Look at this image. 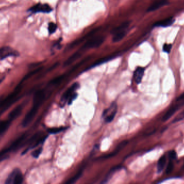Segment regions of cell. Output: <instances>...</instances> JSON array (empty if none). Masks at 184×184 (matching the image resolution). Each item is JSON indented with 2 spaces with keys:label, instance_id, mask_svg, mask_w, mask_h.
Returning <instances> with one entry per match:
<instances>
[{
  "label": "cell",
  "instance_id": "6da1fadb",
  "mask_svg": "<svg viewBox=\"0 0 184 184\" xmlns=\"http://www.w3.org/2000/svg\"><path fill=\"white\" fill-rule=\"evenodd\" d=\"M45 98V94L43 90L38 91L33 97V106L30 111L25 115L22 124L23 127H28L33 121L39 108L41 105Z\"/></svg>",
  "mask_w": 184,
  "mask_h": 184
},
{
  "label": "cell",
  "instance_id": "7a4b0ae2",
  "mask_svg": "<svg viewBox=\"0 0 184 184\" xmlns=\"http://www.w3.org/2000/svg\"><path fill=\"white\" fill-rule=\"evenodd\" d=\"M117 106L115 103L113 102L110 107L104 110L102 117L106 123H110L113 121L117 113Z\"/></svg>",
  "mask_w": 184,
  "mask_h": 184
},
{
  "label": "cell",
  "instance_id": "3957f363",
  "mask_svg": "<svg viewBox=\"0 0 184 184\" xmlns=\"http://www.w3.org/2000/svg\"><path fill=\"white\" fill-rule=\"evenodd\" d=\"M104 40V37L103 36H97L95 37H93L86 42L84 45L82 49H86L89 48H98L101 45Z\"/></svg>",
  "mask_w": 184,
  "mask_h": 184
},
{
  "label": "cell",
  "instance_id": "277c9868",
  "mask_svg": "<svg viewBox=\"0 0 184 184\" xmlns=\"http://www.w3.org/2000/svg\"><path fill=\"white\" fill-rule=\"evenodd\" d=\"M79 88V84L75 83L72 85L71 87L67 90L64 93L63 95L61 97V106H64L66 102L68 101V99L72 94L75 92V91L77 90V89Z\"/></svg>",
  "mask_w": 184,
  "mask_h": 184
},
{
  "label": "cell",
  "instance_id": "5b68a950",
  "mask_svg": "<svg viewBox=\"0 0 184 184\" xmlns=\"http://www.w3.org/2000/svg\"><path fill=\"white\" fill-rule=\"evenodd\" d=\"M18 55V52L11 47H3L0 48V60L9 56H17Z\"/></svg>",
  "mask_w": 184,
  "mask_h": 184
},
{
  "label": "cell",
  "instance_id": "8992f818",
  "mask_svg": "<svg viewBox=\"0 0 184 184\" xmlns=\"http://www.w3.org/2000/svg\"><path fill=\"white\" fill-rule=\"evenodd\" d=\"M51 7L47 4H38L36 6H33L29 9V11L33 13H49L52 11Z\"/></svg>",
  "mask_w": 184,
  "mask_h": 184
},
{
  "label": "cell",
  "instance_id": "52a82bcc",
  "mask_svg": "<svg viewBox=\"0 0 184 184\" xmlns=\"http://www.w3.org/2000/svg\"><path fill=\"white\" fill-rule=\"evenodd\" d=\"M168 0H154L151 6L148 9V11L151 12L156 10L158 9L162 8L163 6L166 5L168 3Z\"/></svg>",
  "mask_w": 184,
  "mask_h": 184
},
{
  "label": "cell",
  "instance_id": "ba28073f",
  "mask_svg": "<svg viewBox=\"0 0 184 184\" xmlns=\"http://www.w3.org/2000/svg\"><path fill=\"white\" fill-rule=\"evenodd\" d=\"M175 22V19L173 17H170L168 19H163L160 21L157 22L154 26L156 27H170Z\"/></svg>",
  "mask_w": 184,
  "mask_h": 184
},
{
  "label": "cell",
  "instance_id": "9c48e42d",
  "mask_svg": "<svg viewBox=\"0 0 184 184\" xmlns=\"http://www.w3.org/2000/svg\"><path fill=\"white\" fill-rule=\"evenodd\" d=\"M145 69L142 67H138L134 72V77L135 82L137 84H140L142 82L143 76L144 74Z\"/></svg>",
  "mask_w": 184,
  "mask_h": 184
},
{
  "label": "cell",
  "instance_id": "30bf717a",
  "mask_svg": "<svg viewBox=\"0 0 184 184\" xmlns=\"http://www.w3.org/2000/svg\"><path fill=\"white\" fill-rule=\"evenodd\" d=\"M22 107L21 105H19L16 107H15L14 110L9 113L8 116L9 119L10 121H12L17 118L22 112Z\"/></svg>",
  "mask_w": 184,
  "mask_h": 184
},
{
  "label": "cell",
  "instance_id": "8fae6325",
  "mask_svg": "<svg viewBox=\"0 0 184 184\" xmlns=\"http://www.w3.org/2000/svg\"><path fill=\"white\" fill-rule=\"evenodd\" d=\"M121 168V166H115V167H114V168H112L109 171V172L107 174V176H106L105 178L103 179V180L102 182V184H104V183H108V182L109 181V180H110V179L112 178V177L113 175L114 174V173H115L116 171H117L119 170H120Z\"/></svg>",
  "mask_w": 184,
  "mask_h": 184
},
{
  "label": "cell",
  "instance_id": "7c38bea8",
  "mask_svg": "<svg viewBox=\"0 0 184 184\" xmlns=\"http://www.w3.org/2000/svg\"><path fill=\"white\" fill-rule=\"evenodd\" d=\"M81 55V52L79 51L75 52L74 54L72 55L71 56H70V57H69L65 61V62L64 63V66H68L69 65L73 63L75 60H77L78 58L80 57Z\"/></svg>",
  "mask_w": 184,
  "mask_h": 184
},
{
  "label": "cell",
  "instance_id": "4fadbf2b",
  "mask_svg": "<svg viewBox=\"0 0 184 184\" xmlns=\"http://www.w3.org/2000/svg\"><path fill=\"white\" fill-rule=\"evenodd\" d=\"M179 107L178 105H176V106H174V107H173L170 108L165 113L164 117H163V121H168L169 118L171 117V116H172L174 114V113L176 112L177 110L178 109Z\"/></svg>",
  "mask_w": 184,
  "mask_h": 184
},
{
  "label": "cell",
  "instance_id": "5bb4252c",
  "mask_svg": "<svg viewBox=\"0 0 184 184\" xmlns=\"http://www.w3.org/2000/svg\"><path fill=\"white\" fill-rule=\"evenodd\" d=\"M166 162V158L165 155L162 156L160 158V159L158 162L157 164V172L158 173H161L163 170V169L165 168V164Z\"/></svg>",
  "mask_w": 184,
  "mask_h": 184
},
{
  "label": "cell",
  "instance_id": "9a60e30c",
  "mask_svg": "<svg viewBox=\"0 0 184 184\" xmlns=\"http://www.w3.org/2000/svg\"><path fill=\"white\" fill-rule=\"evenodd\" d=\"M129 24H130L129 22H124V23H123L122 24H121L120 25H119L117 27L113 29V30H112V33L113 34H115L118 33V32H120V31H122L126 30V28L128 27Z\"/></svg>",
  "mask_w": 184,
  "mask_h": 184
},
{
  "label": "cell",
  "instance_id": "2e32d148",
  "mask_svg": "<svg viewBox=\"0 0 184 184\" xmlns=\"http://www.w3.org/2000/svg\"><path fill=\"white\" fill-rule=\"evenodd\" d=\"M11 121L9 119L6 121H0V134L5 132L8 129Z\"/></svg>",
  "mask_w": 184,
  "mask_h": 184
},
{
  "label": "cell",
  "instance_id": "e0dca14e",
  "mask_svg": "<svg viewBox=\"0 0 184 184\" xmlns=\"http://www.w3.org/2000/svg\"><path fill=\"white\" fill-rule=\"evenodd\" d=\"M126 34V30L122 31L114 34L113 38V42H117L120 41L122 39H123Z\"/></svg>",
  "mask_w": 184,
  "mask_h": 184
},
{
  "label": "cell",
  "instance_id": "ac0fdd59",
  "mask_svg": "<svg viewBox=\"0 0 184 184\" xmlns=\"http://www.w3.org/2000/svg\"><path fill=\"white\" fill-rule=\"evenodd\" d=\"M23 181V177L22 176V173L19 170H18L14 177L13 184H21L22 183Z\"/></svg>",
  "mask_w": 184,
  "mask_h": 184
},
{
  "label": "cell",
  "instance_id": "d6986e66",
  "mask_svg": "<svg viewBox=\"0 0 184 184\" xmlns=\"http://www.w3.org/2000/svg\"><path fill=\"white\" fill-rule=\"evenodd\" d=\"M115 55H113V56H108L107 57H105L103 58H101V59H100V60H97L96 62L94 64L93 66H92L90 67L91 68H93V67H95V66H99L100 64H101L102 63H104L105 62H108V61H109V60H112L113 58L115 57Z\"/></svg>",
  "mask_w": 184,
  "mask_h": 184
},
{
  "label": "cell",
  "instance_id": "ffe728a7",
  "mask_svg": "<svg viewBox=\"0 0 184 184\" xmlns=\"http://www.w3.org/2000/svg\"><path fill=\"white\" fill-rule=\"evenodd\" d=\"M83 174V171H80L78 173H77L75 176L72 177L71 179H70L69 181H67V184H74L75 182H77V180L80 178Z\"/></svg>",
  "mask_w": 184,
  "mask_h": 184
},
{
  "label": "cell",
  "instance_id": "44dd1931",
  "mask_svg": "<svg viewBox=\"0 0 184 184\" xmlns=\"http://www.w3.org/2000/svg\"><path fill=\"white\" fill-rule=\"evenodd\" d=\"M66 129V127H55V128H51V129L47 130V131L51 134H56L58 133H60Z\"/></svg>",
  "mask_w": 184,
  "mask_h": 184
},
{
  "label": "cell",
  "instance_id": "7402d4cb",
  "mask_svg": "<svg viewBox=\"0 0 184 184\" xmlns=\"http://www.w3.org/2000/svg\"><path fill=\"white\" fill-rule=\"evenodd\" d=\"M57 29V25L53 22H51L49 24L48 30H49V33L50 34H52L55 33Z\"/></svg>",
  "mask_w": 184,
  "mask_h": 184
},
{
  "label": "cell",
  "instance_id": "603a6c76",
  "mask_svg": "<svg viewBox=\"0 0 184 184\" xmlns=\"http://www.w3.org/2000/svg\"><path fill=\"white\" fill-rule=\"evenodd\" d=\"M17 170H18V169H16L15 170L13 171V172L9 175L8 178L7 179V180L6 181V184H13L14 177H15V174L16 173Z\"/></svg>",
  "mask_w": 184,
  "mask_h": 184
},
{
  "label": "cell",
  "instance_id": "cb8c5ba5",
  "mask_svg": "<svg viewBox=\"0 0 184 184\" xmlns=\"http://www.w3.org/2000/svg\"><path fill=\"white\" fill-rule=\"evenodd\" d=\"M173 168H174V165H173V162H172V161L170 160L169 162L168 163L167 167L166 168L165 172L167 174H169L173 171Z\"/></svg>",
  "mask_w": 184,
  "mask_h": 184
},
{
  "label": "cell",
  "instance_id": "d4e9b609",
  "mask_svg": "<svg viewBox=\"0 0 184 184\" xmlns=\"http://www.w3.org/2000/svg\"><path fill=\"white\" fill-rule=\"evenodd\" d=\"M42 151H43V148H42V147H40V148L37 149L36 150L33 151L32 152L31 154H32V156H33V158H38L39 157V156L41 154Z\"/></svg>",
  "mask_w": 184,
  "mask_h": 184
},
{
  "label": "cell",
  "instance_id": "484cf974",
  "mask_svg": "<svg viewBox=\"0 0 184 184\" xmlns=\"http://www.w3.org/2000/svg\"><path fill=\"white\" fill-rule=\"evenodd\" d=\"M172 47V44L165 43V44H164V45H163V51H164V52L169 54V53L170 52L171 50Z\"/></svg>",
  "mask_w": 184,
  "mask_h": 184
},
{
  "label": "cell",
  "instance_id": "4316f807",
  "mask_svg": "<svg viewBox=\"0 0 184 184\" xmlns=\"http://www.w3.org/2000/svg\"><path fill=\"white\" fill-rule=\"evenodd\" d=\"M77 96H78V95H77V93L74 92V93L72 94L71 96H70V97L69 98V99H68V101H67L68 104L69 105L71 104L72 102H73L74 100L77 98Z\"/></svg>",
  "mask_w": 184,
  "mask_h": 184
},
{
  "label": "cell",
  "instance_id": "83f0119b",
  "mask_svg": "<svg viewBox=\"0 0 184 184\" xmlns=\"http://www.w3.org/2000/svg\"><path fill=\"white\" fill-rule=\"evenodd\" d=\"M168 156L170 159H176L177 158V153L174 151H171L168 152Z\"/></svg>",
  "mask_w": 184,
  "mask_h": 184
},
{
  "label": "cell",
  "instance_id": "f1b7e54d",
  "mask_svg": "<svg viewBox=\"0 0 184 184\" xmlns=\"http://www.w3.org/2000/svg\"><path fill=\"white\" fill-rule=\"evenodd\" d=\"M184 92L183 94H182L181 95H180V96L177 99V101H181V100H184Z\"/></svg>",
  "mask_w": 184,
  "mask_h": 184
},
{
  "label": "cell",
  "instance_id": "f546056e",
  "mask_svg": "<svg viewBox=\"0 0 184 184\" xmlns=\"http://www.w3.org/2000/svg\"><path fill=\"white\" fill-rule=\"evenodd\" d=\"M183 167H184V166H183Z\"/></svg>",
  "mask_w": 184,
  "mask_h": 184
}]
</instances>
